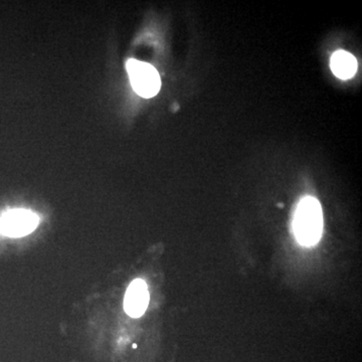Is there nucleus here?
I'll list each match as a JSON object with an SVG mask.
<instances>
[{"mask_svg": "<svg viewBox=\"0 0 362 362\" xmlns=\"http://www.w3.org/2000/svg\"><path fill=\"white\" fill-rule=\"evenodd\" d=\"M330 66L337 78L349 80L356 75L358 64L356 57L352 56L350 52L337 51L331 57Z\"/></svg>", "mask_w": 362, "mask_h": 362, "instance_id": "5", "label": "nucleus"}, {"mask_svg": "<svg viewBox=\"0 0 362 362\" xmlns=\"http://www.w3.org/2000/svg\"><path fill=\"white\" fill-rule=\"evenodd\" d=\"M149 291L142 279H136L131 283L124 299V309L128 315L139 318L146 311L149 304Z\"/></svg>", "mask_w": 362, "mask_h": 362, "instance_id": "4", "label": "nucleus"}, {"mask_svg": "<svg viewBox=\"0 0 362 362\" xmlns=\"http://www.w3.org/2000/svg\"><path fill=\"white\" fill-rule=\"evenodd\" d=\"M295 237L305 247L316 245L323 232V213L320 202L311 197H304L295 211Z\"/></svg>", "mask_w": 362, "mask_h": 362, "instance_id": "1", "label": "nucleus"}, {"mask_svg": "<svg viewBox=\"0 0 362 362\" xmlns=\"http://www.w3.org/2000/svg\"><path fill=\"white\" fill-rule=\"evenodd\" d=\"M39 225L37 214L26 209H13L0 218V233L6 237L21 238L30 235Z\"/></svg>", "mask_w": 362, "mask_h": 362, "instance_id": "3", "label": "nucleus"}, {"mask_svg": "<svg viewBox=\"0 0 362 362\" xmlns=\"http://www.w3.org/2000/svg\"><path fill=\"white\" fill-rule=\"evenodd\" d=\"M131 85L139 96L152 98L158 94L161 80L153 66L143 62L129 59L126 64Z\"/></svg>", "mask_w": 362, "mask_h": 362, "instance_id": "2", "label": "nucleus"}]
</instances>
